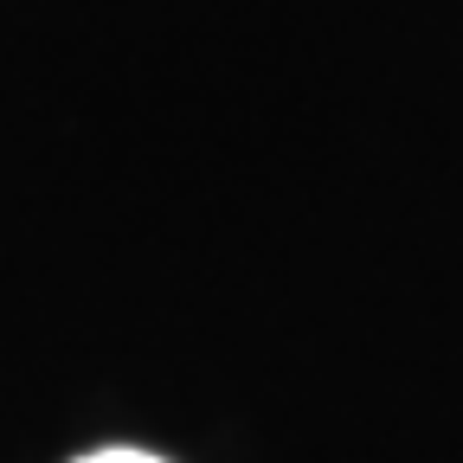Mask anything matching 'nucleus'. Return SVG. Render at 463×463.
I'll list each match as a JSON object with an SVG mask.
<instances>
[{
    "instance_id": "1",
    "label": "nucleus",
    "mask_w": 463,
    "mask_h": 463,
    "mask_svg": "<svg viewBox=\"0 0 463 463\" xmlns=\"http://www.w3.org/2000/svg\"><path fill=\"white\" fill-rule=\"evenodd\" d=\"M78 463H161V457H148V450H90Z\"/></svg>"
}]
</instances>
